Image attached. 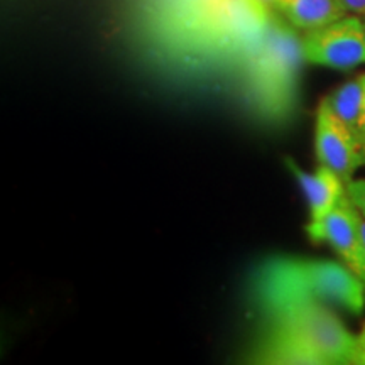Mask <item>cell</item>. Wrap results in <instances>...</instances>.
Here are the masks:
<instances>
[{
  "mask_svg": "<svg viewBox=\"0 0 365 365\" xmlns=\"http://www.w3.org/2000/svg\"><path fill=\"white\" fill-rule=\"evenodd\" d=\"M267 328L254 359L264 364H355L357 336L333 308L317 301L291 303L264 312Z\"/></svg>",
  "mask_w": 365,
  "mask_h": 365,
  "instance_id": "6da1fadb",
  "label": "cell"
},
{
  "mask_svg": "<svg viewBox=\"0 0 365 365\" xmlns=\"http://www.w3.org/2000/svg\"><path fill=\"white\" fill-rule=\"evenodd\" d=\"M252 296L262 312L304 301H317L354 317L365 308V286L352 269L330 259L299 255L266 259L252 277Z\"/></svg>",
  "mask_w": 365,
  "mask_h": 365,
  "instance_id": "7a4b0ae2",
  "label": "cell"
},
{
  "mask_svg": "<svg viewBox=\"0 0 365 365\" xmlns=\"http://www.w3.org/2000/svg\"><path fill=\"white\" fill-rule=\"evenodd\" d=\"M261 44L254 59V86L269 115H286L294 103L296 75L299 61L304 59L301 41L284 27L271 26Z\"/></svg>",
  "mask_w": 365,
  "mask_h": 365,
  "instance_id": "3957f363",
  "label": "cell"
},
{
  "mask_svg": "<svg viewBox=\"0 0 365 365\" xmlns=\"http://www.w3.org/2000/svg\"><path fill=\"white\" fill-rule=\"evenodd\" d=\"M304 61L349 71L365 65V22L349 14L331 24L307 31L301 39Z\"/></svg>",
  "mask_w": 365,
  "mask_h": 365,
  "instance_id": "277c9868",
  "label": "cell"
},
{
  "mask_svg": "<svg viewBox=\"0 0 365 365\" xmlns=\"http://www.w3.org/2000/svg\"><path fill=\"white\" fill-rule=\"evenodd\" d=\"M359 208L349 195L340 203L318 220H309L307 234L313 244H328L340 255L341 262L360 277L365 286V242L360 232Z\"/></svg>",
  "mask_w": 365,
  "mask_h": 365,
  "instance_id": "5b68a950",
  "label": "cell"
},
{
  "mask_svg": "<svg viewBox=\"0 0 365 365\" xmlns=\"http://www.w3.org/2000/svg\"><path fill=\"white\" fill-rule=\"evenodd\" d=\"M314 150L319 164H325L339 175L345 185L354 173L365 166V149L355 132L331 110L327 98L322 100L314 127Z\"/></svg>",
  "mask_w": 365,
  "mask_h": 365,
  "instance_id": "8992f818",
  "label": "cell"
},
{
  "mask_svg": "<svg viewBox=\"0 0 365 365\" xmlns=\"http://www.w3.org/2000/svg\"><path fill=\"white\" fill-rule=\"evenodd\" d=\"M286 166L293 173L301 191L307 196L309 220L325 217L346 195L345 181L325 164H319L314 173H304L293 159L286 158Z\"/></svg>",
  "mask_w": 365,
  "mask_h": 365,
  "instance_id": "52a82bcc",
  "label": "cell"
},
{
  "mask_svg": "<svg viewBox=\"0 0 365 365\" xmlns=\"http://www.w3.org/2000/svg\"><path fill=\"white\" fill-rule=\"evenodd\" d=\"M277 12L301 31L318 29L349 16L341 0H284Z\"/></svg>",
  "mask_w": 365,
  "mask_h": 365,
  "instance_id": "ba28073f",
  "label": "cell"
},
{
  "mask_svg": "<svg viewBox=\"0 0 365 365\" xmlns=\"http://www.w3.org/2000/svg\"><path fill=\"white\" fill-rule=\"evenodd\" d=\"M362 100H364V85L362 80L355 78L346 81L328 95L327 102L331 107V110L339 115L340 120H344L346 125L355 132V135L360 139V117H362ZM362 143V140H360Z\"/></svg>",
  "mask_w": 365,
  "mask_h": 365,
  "instance_id": "9c48e42d",
  "label": "cell"
},
{
  "mask_svg": "<svg viewBox=\"0 0 365 365\" xmlns=\"http://www.w3.org/2000/svg\"><path fill=\"white\" fill-rule=\"evenodd\" d=\"M346 195L352 200L359 212L365 218V178L362 180H352L346 182Z\"/></svg>",
  "mask_w": 365,
  "mask_h": 365,
  "instance_id": "30bf717a",
  "label": "cell"
},
{
  "mask_svg": "<svg viewBox=\"0 0 365 365\" xmlns=\"http://www.w3.org/2000/svg\"><path fill=\"white\" fill-rule=\"evenodd\" d=\"M355 364L365 365V325L357 335V345H355Z\"/></svg>",
  "mask_w": 365,
  "mask_h": 365,
  "instance_id": "8fae6325",
  "label": "cell"
},
{
  "mask_svg": "<svg viewBox=\"0 0 365 365\" xmlns=\"http://www.w3.org/2000/svg\"><path fill=\"white\" fill-rule=\"evenodd\" d=\"M341 4L349 14L365 16V0H341Z\"/></svg>",
  "mask_w": 365,
  "mask_h": 365,
  "instance_id": "7c38bea8",
  "label": "cell"
},
{
  "mask_svg": "<svg viewBox=\"0 0 365 365\" xmlns=\"http://www.w3.org/2000/svg\"><path fill=\"white\" fill-rule=\"evenodd\" d=\"M257 2L262 4L264 7L272 9V11H279L282 4H284V0H257Z\"/></svg>",
  "mask_w": 365,
  "mask_h": 365,
  "instance_id": "4fadbf2b",
  "label": "cell"
},
{
  "mask_svg": "<svg viewBox=\"0 0 365 365\" xmlns=\"http://www.w3.org/2000/svg\"><path fill=\"white\" fill-rule=\"evenodd\" d=\"M362 215V213H360ZM360 232H362V237H364V242H365V218L362 217V220H360Z\"/></svg>",
  "mask_w": 365,
  "mask_h": 365,
  "instance_id": "5bb4252c",
  "label": "cell"
},
{
  "mask_svg": "<svg viewBox=\"0 0 365 365\" xmlns=\"http://www.w3.org/2000/svg\"><path fill=\"white\" fill-rule=\"evenodd\" d=\"M360 140H362V145H364V149H365V127L362 130H360Z\"/></svg>",
  "mask_w": 365,
  "mask_h": 365,
  "instance_id": "9a60e30c",
  "label": "cell"
}]
</instances>
